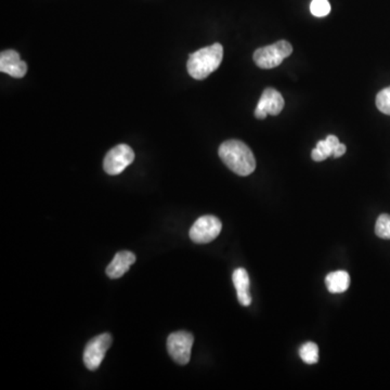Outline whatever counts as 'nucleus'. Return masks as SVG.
Here are the masks:
<instances>
[{"label": "nucleus", "instance_id": "nucleus-2", "mask_svg": "<svg viewBox=\"0 0 390 390\" xmlns=\"http://www.w3.org/2000/svg\"><path fill=\"white\" fill-rule=\"evenodd\" d=\"M223 59V48L220 44L205 47L190 56L186 67L190 76L202 80L217 70Z\"/></svg>", "mask_w": 390, "mask_h": 390}, {"label": "nucleus", "instance_id": "nucleus-3", "mask_svg": "<svg viewBox=\"0 0 390 390\" xmlns=\"http://www.w3.org/2000/svg\"><path fill=\"white\" fill-rule=\"evenodd\" d=\"M293 47L287 40H280L270 46L259 48L254 53V61L260 69H273L279 66L283 60L292 55Z\"/></svg>", "mask_w": 390, "mask_h": 390}, {"label": "nucleus", "instance_id": "nucleus-5", "mask_svg": "<svg viewBox=\"0 0 390 390\" xmlns=\"http://www.w3.org/2000/svg\"><path fill=\"white\" fill-rule=\"evenodd\" d=\"M221 229H223L221 221L212 215H207V216L199 217L193 223L190 229V239L193 241L194 243H210L217 238L221 232Z\"/></svg>", "mask_w": 390, "mask_h": 390}, {"label": "nucleus", "instance_id": "nucleus-18", "mask_svg": "<svg viewBox=\"0 0 390 390\" xmlns=\"http://www.w3.org/2000/svg\"><path fill=\"white\" fill-rule=\"evenodd\" d=\"M345 153H346V145H343V143H339V145L334 149L332 156L335 158H339L344 156Z\"/></svg>", "mask_w": 390, "mask_h": 390}, {"label": "nucleus", "instance_id": "nucleus-17", "mask_svg": "<svg viewBox=\"0 0 390 390\" xmlns=\"http://www.w3.org/2000/svg\"><path fill=\"white\" fill-rule=\"evenodd\" d=\"M317 147H318L319 150L321 152L326 154V156H332V153H333V147L331 145H328V141L326 140H322V141H319L317 143Z\"/></svg>", "mask_w": 390, "mask_h": 390}, {"label": "nucleus", "instance_id": "nucleus-7", "mask_svg": "<svg viewBox=\"0 0 390 390\" xmlns=\"http://www.w3.org/2000/svg\"><path fill=\"white\" fill-rule=\"evenodd\" d=\"M134 160V152L130 145H117L110 150L104 158V171L111 176H117L123 173Z\"/></svg>", "mask_w": 390, "mask_h": 390}, {"label": "nucleus", "instance_id": "nucleus-12", "mask_svg": "<svg viewBox=\"0 0 390 390\" xmlns=\"http://www.w3.org/2000/svg\"><path fill=\"white\" fill-rule=\"evenodd\" d=\"M326 285L328 292L333 293V294L346 292L350 287V277H349L348 272L343 271V270L331 272L326 276Z\"/></svg>", "mask_w": 390, "mask_h": 390}, {"label": "nucleus", "instance_id": "nucleus-13", "mask_svg": "<svg viewBox=\"0 0 390 390\" xmlns=\"http://www.w3.org/2000/svg\"><path fill=\"white\" fill-rule=\"evenodd\" d=\"M300 356L307 365H315L319 361V347L313 341H308L300 347Z\"/></svg>", "mask_w": 390, "mask_h": 390}, {"label": "nucleus", "instance_id": "nucleus-1", "mask_svg": "<svg viewBox=\"0 0 390 390\" xmlns=\"http://www.w3.org/2000/svg\"><path fill=\"white\" fill-rule=\"evenodd\" d=\"M219 156L225 165L239 176H248L256 168L253 152L240 140L225 141L220 145Z\"/></svg>", "mask_w": 390, "mask_h": 390}, {"label": "nucleus", "instance_id": "nucleus-11", "mask_svg": "<svg viewBox=\"0 0 390 390\" xmlns=\"http://www.w3.org/2000/svg\"><path fill=\"white\" fill-rule=\"evenodd\" d=\"M233 284H234L239 302L244 307H248L252 304L251 294H249V277L244 268L235 269L232 276Z\"/></svg>", "mask_w": 390, "mask_h": 390}, {"label": "nucleus", "instance_id": "nucleus-10", "mask_svg": "<svg viewBox=\"0 0 390 390\" xmlns=\"http://www.w3.org/2000/svg\"><path fill=\"white\" fill-rule=\"evenodd\" d=\"M134 261H136V255L132 252H119L106 268V276L111 279L122 278L130 270V266L134 264Z\"/></svg>", "mask_w": 390, "mask_h": 390}, {"label": "nucleus", "instance_id": "nucleus-14", "mask_svg": "<svg viewBox=\"0 0 390 390\" xmlns=\"http://www.w3.org/2000/svg\"><path fill=\"white\" fill-rule=\"evenodd\" d=\"M375 233L378 238L390 240V215H380L375 223Z\"/></svg>", "mask_w": 390, "mask_h": 390}, {"label": "nucleus", "instance_id": "nucleus-8", "mask_svg": "<svg viewBox=\"0 0 390 390\" xmlns=\"http://www.w3.org/2000/svg\"><path fill=\"white\" fill-rule=\"evenodd\" d=\"M284 108V99L279 91L273 88L265 89L255 110V117L265 119L268 114L279 115Z\"/></svg>", "mask_w": 390, "mask_h": 390}, {"label": "nucleus", "instance_id": "nucleus-16", "mask_svg": "<svg viewBox=\"0 0 390 390\" xmlns=\"http://www.w3.org/2000/svg\"><path fill=\"white\" fill-rule=\"evenodd\" d=\"M376 106L382 113L390 115V86L378 93Z\"/></svg>", "mask_w": 390, "mask_h": 390}, {"label": "nucleus", "instance_id": "nucleus-4", "mask_svg": "<svg viewBox=\"0 0 390 390\" xmlns=\"http://www.w3.org/2000/svg\"><path fill=\"white\" fill-rule=\"evenodd\" d=\"M193 343V335L189 333V332H175V333L168 336V354L173 358V361L178 363V365H188L190 358H191Z\"/></svg>", "mask_w": 390, "mask_h": 390}, {"label": "nucleus", "instance_id": "nucleus-19", "mask_svg": "<svg viewBox=\"0 0 390 390\" xmlns=\"http://www.w3.org/2000/svg\"><path fill=\"white\" fill-rule=\"evenodd\" d=\"M311 158H313L315 162H322V160H326L328 156L321 152L318 147H315V150H313V153H311Z\"/></svg>", "mask_w": 390, "mask_h": 390}, {"label": "nucleus", "instance_id": "nucleus-6", "mask_svg": "<svg viewBox=\"0 0 390 390\" xmlns=\"http://www.w3.org/2000/svg\"><path fill=\"white\" fill-rule=\"evenodd\" d=\"M112 341L113 339L109 333L101 334L88 341L84 352V363L87 369L96 371L100 367Z\"/></svg>", "mask_w": 390, "mask_h": 390}, {"label": "nucleus", "instance_id": "nucleus-9", "mask_svg": "<svg viewBox=\"0 0 390 390\" xmlns=\"http://www.w3.org/2000/svg\"><path fill=\"white\" fill-rule=\"evenodd\" d=\"M0 71L14 78H22L27 72V65L14 50H5L0 55Z\"/></svg>", "mask_w": 390, "mask_h": 390}, {"label": "nucleus", "instance_id": "nucleus-15", "mask_svg": "<svg viewBox=\"0 0 390 390\" xmlns=\"http://www.w3.org/2000/svg\"><path fill=\"white\" fill-rule=\"evenodd\" d=\"M310 11L313 16L324 18L331 12V5L328 3V0H313Z\"/></svg>", "mask_w": 390, "mask_h": 390}]
</instances>
